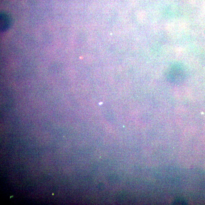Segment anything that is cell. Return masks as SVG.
I'll use <instances>...</instances> for the list:
<instances>
[{
	"label": "cell",
	"mask_w": 205,
	"mask_h": 205,
	"mask_svg": "<svg viewBox=\"0 0 205 205\" xmlns=\"http://www.w3.org/2000/svg\"><path fill=\"white\" fill-rule=\"evenodd\" d=\"M0 18L1 30L2 32L5 31L7 30L11 26V18L5 14H1Z\"/></svg>",
	"instance_id": "6da1fadb"
}]
</instances>
